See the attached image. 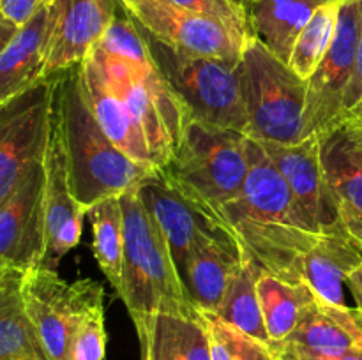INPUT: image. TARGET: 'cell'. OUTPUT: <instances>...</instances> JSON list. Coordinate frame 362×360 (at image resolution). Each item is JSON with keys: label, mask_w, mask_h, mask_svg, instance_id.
<instances>
[{"label": "cell", "mask_w": 362, "mask_h": 360, "mask_svg": "<svg viewBox=\"0 0 362 360\" xmlns=\"http://www.w3.org/2000/svg\"><path fill=\"white\" fill-rule=\"evenodd\" d=\"M246 184L235 200L221 210V221L240 247L243 258L264 274L288 282H300V263L322 233L300 208L288 184L260 141L247 143Z\"/></svg>", "instance_id": "obj_1"}, {"label": "cell", "mask_w": 362, "mask_h": 360, "mask_svg": "<svg viewBox=\"0 0 362 360\" xmlns=\"http://www.w3.org/2000/svg\"><path fill=\"white\" fill-rule=\"evenodd\" d=\"M55 97L71 186L87 212L98 201L120 196L158 173L138 164L106 136L85 99L80 67L55 74Z\"/></svg>", "instance_id": "obj_2"}, {"label": "cell", "mask_w": 362, "mask_h": 360, "mask_svg": "<svg viewBox=\"0 0 362 360\" xmlns=\"http://www.w3.org/2000/svg\"><path fill=\"white\" fill-rule=\"evenodd\" d=\"M124 208L122 286L119 296L131 320L151 314L198 318L186 293L168 242L138 194V187L120 194Z\"/></svg>", "instance_id": "obj_3"}, {"label": "cell", "mask_w": 362, "mask_h": 360, "mask_svg": "<svg viewBox=\"0 0 362 360\" xmlns=\"http://www.w3.org/2000/svg\"><path fill=\"white\" fill-rule=\"evenodd\" d=\"M247 143L250 136L239 131L187 119L168 166L159 173L187 200L221 221L223 207L235 200L246 184Z\"/></svg>", "instance_id": "obj_4"}, {"label": "cell", "mask_w": 362, "mask_h": 360, "mask_svg": "<svg viewBox=\"0 0 362 360\" xmlns=\"http://www.w3.org/2000/svg\"><path fill=\"white\" fill-rule=\"evenodd\" d=\"M247 136L293 145L303 140L308 81L257 37L244 44L239 62Z\"/></svg>", "instance_id": "obj_5"}, {"label": "cell", "mask_w": 362, "mask_h": 360, "mask_svg": "<svg viewBox=\"0 0 362 360\" xmlns=\"http://www.w3.org/2000/svg\"><path fill=\"white\" fill-rule=\"evenodd\" d=\"M141 34L159 71L186 109L187 119H197L223 129L239 131L247 136L239 64L209 56L184 55L156 41L144 30Z\"/></svg>", "instance_id": "obj_6"}, {"label": "cell", "mask_w": 362, "mask_h": 360, "mask_svg": "<svg viewBox=\"0 0 362 360\" xmlns=\"http://www.w3.org/2000/svg\"><path fill=\"white\" fill-rule=\"evenodd\" d=\"M25 311L49 360H69V344L83 314L103 302V286L94 279L67 282L52 268L25 272Z\"/></svg>", "instance_id": "obj_7"}, {"label": "cell", "mask_w": 362, "mask_h": 360, "mask_svg": "<svg viewBox=\"0 0 362 360\" xmlns=\"http://www.w3.org/2000/svg\"><path fill=\"white\" fill-rule=\"evenodd\" d=\"M361 34L362 0H341L331 48L308 80L303 140L322 138L339 126L343 101L357 69Z\"/></svg>", "instance_id": "obj_8"}, {"label": "cell", "mask_w": 362, "mask_h": 360, "mask_svg": "<svg viewBox=\"0 0 362 360\" xmlns=\"http://www.w3.org/2000/svg\"><path fill=\"white\" fill-rule=\"evenodd\" d=\"M55 76L0 104V200L34 164L45 162L52 131Z\"/></svg>", "instance_id": "obj_9"}, {"label": "cell", "mask_w": 362, "mask_h": 360, "mask_svg": "<svg viewBox=\"0 0 362 360\" xmlns=\"http://www.w3.org/2000/svg\"><path fill=\"white\" fill-rule=\"evenodd\" d=\"M120 9L151 37L184 55L239 64L246 41L219 21L166 0H117Z\"/></svg>", "instance_id": "obj_10"}, {"label": "cell", "mask_w": 362, "mask_h": 360, "mask_svg": "<svg viewBox=\"0 0 362 360\" xmlns=\"http://www.w3.org/2000/svg\"><path fill=\"white\" fill-rule=\"evenodd\" d=\"M46 172L34 164L0 200V268L30 272L46 253Z\"/></svg>", "instance_id": "obj_11"}, {"label": "cell", "mask_w": 362, "mask_h": 360, "mask_svg": "<svg viewBox=\"0 0 362 360\" xmlns=\"http://www.w3.org/2000/svg\"><path fill=\"white\" fill-rule=\"evenodd\" d=\"M138 194L161 228L179 274L198 246L209 240H235L219 219L187 200L159 172L138 186Z\"/></svg>", "instance_id": "obj_12"}, {"label": "cell", "mask_w": 362, "mask_h": 360, "mask_svg": "<svg viewBox=\"0 0 362 360\" xmlns=\"http://www.w3.org/2000/svg\"><path fill=\"white\" fill-rule=\"evenodd\" d=\"M46 172V253L42 267L57 270L60 260L78 246L81 239V224L87 208L76 200L67 169L66 145H64L62 120L59 104L53 102L52 131L48 152L45 157Z\"/></svg>", "instance_id": "obj_13"}, {"label": "cell", "mask_w": 362, "mask_h": 360, "mask_svg": "<svg viewBox=\"0 0 362 360\" xmlns=\"http://www.w3.org/2000/svg\"><path fill=\"white\" fill-rule=\"evenodd\" d=\"M260 145L286 180L317 232L322 235L343 233L322 162L320 138L311 136L293 145L272 141H260Z\"/></svg>", "instance_id": "obj_14"}, {"label": "cell", "mask_w": 362, "mask_h": 360, "mask_svg": "<svg viewBox=\"0 0 362 360\" xmlns=\"http://www.w3.org/2000/svg\"><path fill=\"white\" fill-rule=\"evenodd\" d=\"M117 13V0H55L46 78L80 66L99 44Z\"/></svg>", "instance_id": "obj_15"}, {"label": "cell", "mask_w": 362, "mask_h": 360, "mask_svg": "<svg viewBox=\"0 0 362 360\" xmlns=\"http://www.w3.org/2000/svg\"><path fill=\"white\" fill-rule=\"evenodd\" d=\"M320 148L339 224L362 254V131L341 124L320 138Z\"/></svg>", "instance_id": "obj_16"}, {"label": "cell", "mask_w": 362, "mask_h": 360, "mask_svg": "<svg viewBox=\"0 0 362 360\" xmlns=\"http://www.w3.org/2000/svg\"><path fill=\"white\" fill-rule=\"evenodd\" d=\"M78 67L85 99L106 136L138 164L156 169L144 129L131 115L119 92L112 87L94 53H90Z\"/></svg>", "instance_id": "obj_17"}, {"label": "cell", "mask_w": 362, "mask_h": 360, "mask_svg": "<svg viewBox=\"0 0 362 360\" xmlns=\"http://www.w3.org/2000/svg\"><path fill=\"white\" fill-rule=\"evenodd\" d=\"M362 349V313L346 304L327 302L317 296L296 330L279 352L311 356H339Z\"/></svg>", "instance_id": "obj_18"}, {"label": "cell", "mask_w": 362, "mask_h": 360, "mask_svg": "<svg viewBox=\"0 0 362 360\" xmlns=\"http://www.w3.org/2000/svg\"><path fill=\"white\" fill-rule=\"evenodd\" d=\"M55 23V2L21 25L0 49V104L46 78L48 44Z\"/></svg>", "instance_id": "obj_19"}, {"label": "cell", "mask_w": 362, "mask_h": 360, "mask_svg": "<svg viewBox=\"0 0 362 360\" xmlns=\"http://www.w3.org/2000/svg\"><path fill=\"white\" fill-rule=\"evenodd\" d=\"M92 53L101 64L112 87L124 99L131 115L136 119V122L144 129L156 169L165 172L173 155V145L172 140H170L168 129L165 126V120L161 116V112L158 108V102L154 101L147 87L141 83L140 76L127 60L108 55V53L101 52L98 48Z\"/></svg>", "instance_id": "obj_20"}, {"label": "cell", "mask_w": 362, "mask_h": 360, "mask_svg": "<svg viewBox=\"0 0 362 360\" xmlns=\"http://www.w3.org/2000/svg\"><path fill=\"white\" fill-rule=\"evenodd\" d=\"M240 263L243 253L235 240H209L191 253L180 277L198 311L218 313Z\"/></svg>", "instance_id": "obj_21"}, {"label": "cell", "mask_w": 362, "mask_h": 360, "mask_svg": "<svg viewBox=\"0 0 362 360\" xmlns=\"http://www.w3.org/2000/svg\"><path fill=\"white\" fill-rule=\"evenodd\" d=\"M141 360H212L209 332L198 318L151 314L133 321Z\"/></svg>", "instance_id": "obj_22"}, {"label": "cell", "mask_w": 362, "mask_h": 360, "mask_svg": "<svg viewBox=\"0 0 362 360\" xmlns=\"http://www.w3.org/2000/svg\"><path fill=\"white\" fill-rule=\"evenodd\" d=\"M332 0H250L246 11L255 37L288 64L297 37L315 13Z\"/></svg>", "instance_id": "obj_23"}, {"label": "cell", "mask_w": 362, "mask_h": 360, "mask_svg": "<svg viewBox=\"0 0 362 360\" xmlns=\"http://www.w3.org/2000/svg\"><path fill=\"white\" fill-rule=\"evenodd\" d=\"M362 265V254L343 233L324 235L300 263V281L318 296L332 304H345L346 279Z\"/></svg>", "instance_id": "obj_24"}, {"label": "cell", "mask_w": 362, "mask_h": 360, "mask_svg": "<svg viewBox=\"0 0 362 360\" xmlns=\"http://www.w3.org/2000/svg\"><path fill=\"white\" fill-rule=\"evenodd\" d=\"M25 272L0 268V360H49L25 311Z\"/></svg>", "instance_id": "obj_25"}, {"label": "cell", "mask_w": 362, "mask_h": 360, "mask_svg": "<svg viewBox=\"0 0 362 360\" xmlns=\"http://www.w3.org/2000/svg\"><path fill=\"white\" fill-rule=\"evenodd\" d=\"M257 289L269 337L279 348L317 302L318 295L306 282H288L271 274H260Z\"/></svg>", "instance_id": "obj_26"}, {"label": "cell", "mask_w": 362, "mask_h": 360, "mask_svg": "<svg viewBox=\"0 0 362 360\" xmlns=\"http://www.w3.org/2000/svg\"><path fill=\"white\" fill-rule=\"evenodd\" d=\"M92 226V247L99 268L119 295L122 286L124 208L120 196H110L87 212Z\"/></svg>", "instance_id": "obj_27"}, {"label": "cell", "mask_w": 362, "mask_h": 360, "mask_svg": "<svg viewBox=\"0 0 362 360\" xmlns=\"http://www.w3.org/2000/svg\"><path fill=\"white\" fill-rule=\"evenodd\" d=\"M260 274H264V272L253 261L243 258V263L230 281L218 313L212 314L228 321L246 334L253 335L258 341L274 344L269 337L267 328H265L260 299H258L257 282Z\"/></svg>", "instance_id": "obj_28"}, {"label": "cell", "mask_w": 362, "mask_h": 360, "mask_svg": "<svg viewBox=\"0 0 362 360\" xmlns=\"http://www.w3.org/2000/svg\"><path fill=\"white\" fill-rule=\"evenodd\" d=\"M339 6H341V0H332L322 6L297 37L288 66L303 80L308 81L313 76L331 48L336 23H338Z\"/></svg>", "instance_id": "obj_29"}, {"label": "cell", "mask_w": 362, "mask_h": 360, "mask_svg": "<svg viewBox=\"0 0 362 360\" xmlns=\"http://www.w3.org/2000/svg\"><path fill=\"white\" fill-rule=\"evenodd\" d=\"M209 332L212 360H281L278 346L258 341L212 313H202Z\"/></svg>", "instance_id": "obj_30"}, {"label": "cell", "mask_w": 362, "mask_h": 360, "mask_svg": "<svg viewBox=\"0 0 362 360\" xmlns=\"http://www.w3.org/2000/svg\"><path fill=\"white\" fill-rule=\"evenodd\" d=\"M106 352L103 302L92 306L80 320L69 344V360H103Z\"/></svg>", "instance_id": "obj_31"}, {"label": "cell", "mask_w": 362, "mask_h": 360, "mask_svg": "<svg viewBox=\"0 0 362 360\" xmlns=\"http://www.w3.org/2000/svg\"><path fill=\"white\" fill-rule=\"evenodd\" d=\"M166 2L191 11L194 14H200V16L219 21L233 34L243 37L244 41L253 37L246 7L237 6L232 0H166Z\"/></svg>", "instance_id": "obj_32"}, {"label": "cell", "mask_w": 362, "mask_h": 360, "mask_svg": "<svg viewBox=\"0 0 362 360\" xmlns=\"http://www.w3.org/2000/svg\"><path fill=\"white\" fill-rule=\"evenodd\" d=\"M55 0H0V37L6 42L21 25L49 7Z\"/></svg>", "instance_id": "obj_33"}, {"label": "cell", "mask_w": 362, "mask_h": 360, "mask_svg": "<svg viewBox=\"0 0 362 360\" xmlns=\"http://www.w3.org/2000/svg\"><path fill=\"white\" fill-rule=\"evenodd\" d=\"M359 99H362V34H361V46H359V60H357V69L354 74V80L346 90L345 101H343V113L352 108ZM341 113V115H343Z\"/></svg>", "instance_id": "obj_34"}, {"label": "cell", "mask_w": 362, "mask_h": 360, "mask_svg": "<svg viewBox=\"0 0 362 360\" xmlns=\"http://www.w3.org/2000/svg\"><path fill=\"white\" fill-rule=\"evenodd\" d=\"M281 360H362V349L345 353L339 356H311L300 355V353H283Z\"/></svg>", "instance_id": "obj_35"}, {"label": "cell", "mask_w": 362, "mask_h": 360, "mask_svg": "<svg viewBox=\"0 0 362 360\" xmlns=\"http://www.w3.org/2000/svg\"><path fill=\"white\" fill-rule=\"evenodd\" d=\"M346 286H349L350 293H352L354 299H356L357 309L362 313V265L349 275V279H346Z\"/></svg>", "instance_id": "obj_36"}, {"label": "cell", "mask_w": 362, "mask_h": 360, "mask_svg": "<svg viewBox=\"0 0 362 360\" xmlns=\"http://www.w3.org/2000/svg\"><path fill=\"white\" fill-rule=\"evenodd\" d=\"M341 124H346V126L354 127V129L362 131V99H359L352 108L343 113L341 119H339V126Z\"/></svg>", "instance_id": "obj_37"}, {"label": "cell", "mask_w": 362, "mask_h": 360, "mask_svg": "<svg viewBox=\"0 0 362 360\" xmlns=\"http://www.w3.org/2000/svg\"><path fill=\"white\" fill-rule=\"evenodd\" d=\"M232 2H235L237 6H243V7H247V4H250V0H232Z\"/></svg>", "instance_id": "obj_38"}]
</instances>
